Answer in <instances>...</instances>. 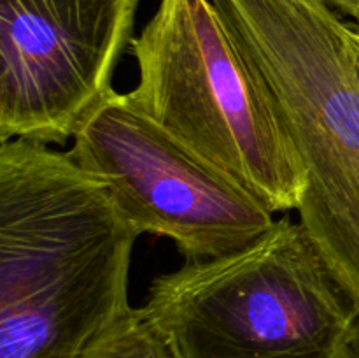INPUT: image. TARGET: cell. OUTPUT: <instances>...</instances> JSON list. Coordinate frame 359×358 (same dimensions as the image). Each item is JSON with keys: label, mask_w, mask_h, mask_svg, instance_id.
<instances>
[{"label": "cell", "mask_w": 359, "mask_h": 358, "mask_svg": "<svg viewBox=\"0 0 359 358\" xmlns=\"http://www.w3.org/2000/svg\"><path fill=\"white\" fill-rule=\"evenodd\" d=\"M137 239L69 153L0 142V358H79L132 307Z\"/></svg>", "instance_id": "1"}, {"label": "cell", "mask_w": 359, "mask_h": 358, "mask_svg": "<svg viewBox=\"0 0 359 358\" xmlns=\"http://www.w3.org/2000/svg\"><path fill=\"white\" fill-rule=\"evenodd\" d=\"M304 165L300 225L359 307V51L325 0H210Z\"/></svg>", "instance_id": "2"}, {"label": "cell", "mask_w": 359, "mask_h": 358, "mask_svg": "<svg viewBox=\"0 0 359 358\" xmlns=\"http://www.w3.org/2000/svg\"><path fill=\"white\" fill-rule=\"evenodd\" d=\"M142 309L179 358H359V307L290 218L158 276Z\"/></svg>", "instance_id": "3"}, {"label": "cell", "mask_w": 359, "mask_h": 358, "mask_svg": "<svg viewBox=\"0 0 359 358\" xmlns=\"http://www.w3.org/2000/svg\"><path fill=\"white\" fill-rule=\"evenodd\" d=\"M130 51L139 79L126 95L140 111L273 214L298 209L304 165L210 0H160Z\"/></svg>", "instance_id": "4"}, {"label": "cell", "mask_w": 359, "mask_h": 358, "mask_svg": "<svg viewBox=\"0 0 359 358\" xmlns=\"http://www.w3.org/2000/svg\"><path fill=\"white\" fill-rule=\"evenodd\" d=\"M70 158L107 190L139 235L170 239L186 262L226 255L276 225L273 213L116 91L74 137Z\"/></svg>", "instance_id": "5"}, {"label": "cell", "mask_w": 359, "mask_h": 358, "mask_svg": "<svg viewBox=\"0 0 359 358\" xmlns=\"http://www.w3.org/2000/svg\"><path fill=\"white\" fill-rule=\"evenodd\" d=\"M140 0H0V142L65 144L116 93Z\"/></svg>", "instance_id": "6"}, {"label": "cell", "mask_w": 359, "mask_h": 358, "mask_svg": "<svg viewBox=\"0 0 359 358\" xmlns=\"http://www.w3.org/2000/svg\"><path fill=\"white\" fill-rule=\"evenodd\" d=\"M79 358H179L142 307H130L90 340Z\"/></svg>", "instance_id": "7"}, {"label": "cell", "mask_w": 359, "mask_h": 358, "mask_svg": "<svg viewBox=\"0 0 359 358\" xmlns=\"http://www.w3.org/2000/svg\"><path fill=\"white\" fill-rule=\"evenodd\" d=\"M332 9L353 18L356 27H359V0H325Z\"/></svg>", "instance_id": "8"}, {"label": "cell", "mask_w": 359, "mask_h": 358, "mask_svg": "<svg viewBox=\"0 0 359 358\" xmlns=\"http://www.w3.org/2000/svg\"><path fill=\"white\" fill-rule=\"evenodd\" d=\"M356 46H358V51H359V27H356Z\"/></svg>", "instance_id": "9"}]
</instances>
